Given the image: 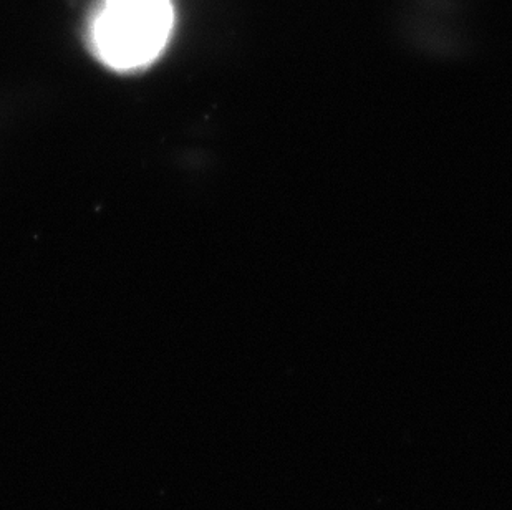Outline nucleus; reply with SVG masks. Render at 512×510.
Masks as SVG:
<instances>
[{
  "instance_id": "1",
  "label": "nucleus",
  "mask_w": 512,
  "mask_h": 510,
  "mask_svg": "<svg viewBox=\"0 0 512 510\" xmlns=\"http://www.w3.org/2000/svg\"><path fill=\"white\" fill-rule=\"evenodd\" d=\"M171 29L170 0H107L95 22L93 40L110 67L131 70L160 55Z\"/></svg>"
}]
</instances>
